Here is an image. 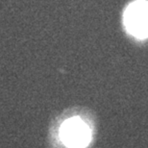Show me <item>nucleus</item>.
Segmentation results:
<instances>
[{
    "mask_svg": "<svg viewBox=\"0 0 148 148\" xmlns=\"http://www.w3.org/2000/svg\"><path fill=\"white\" fill-rule=\"evenodd\" d=\"M60 138L69 148H84L90 143L91 133L88 126L79 117H72L62 124Z\"/></svg>",
    "mask_w": 148,
    "mask_h": 148,
    "instance_id": "nucleus-2",
    "label": "nucleus"
},
{
    "mask_svg": "<svg viewBox=\"0 0 148 148\" xmlns=\"http://www.w3.org/2000/svg\"><path fill=\"white\" fill-rule=\"evenodd\" d=\"M127 32L138 38H148V1L136 0L128 5L123 16Z\"/></svg>",
    "mask_w": 148,
    "mask_h": 148,
    "instance_id": "nucleus-1",
    "label": "nucleus"
}]
</instances>
